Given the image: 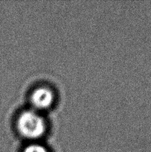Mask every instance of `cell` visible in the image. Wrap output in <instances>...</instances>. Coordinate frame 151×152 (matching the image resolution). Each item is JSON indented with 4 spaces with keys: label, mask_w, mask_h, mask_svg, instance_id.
I'll list each match as a JSON object with an SVG mask.
<instances>
[{
    "label": "cell",
    "mask_w": 151,
    "mask_h": 152,
    "mask_svg": "<svg viewBox=\"0 0 151 152\" xmlns=\"http://www.w3.org/2000/svg\"><path fill=\"white\" fill-rule=\"evenodd\" d=\"M17 127L22 136L28 139H37L44 134L45 123L42 117L34 111H26L19 116Z\"/></svg>",
    "instance_id": "cell-1"
},
{
    "label": "cell",
    "mask_w": 151,
    "mask_h": 152,
    "mask_svg": "<svg viewBox=\"0 0 151 152\" xmlns=\"http://www.w3.org/2000/svg\"><path fill=\"white\" fill-rule=\"evenodd\" d=\"M24 152H47V151L42 145H38V144H32L26 147L24 150Z\"/></svg>",
    "instance_id": "cell-3"
},
{
    "label": "cell",
    "mask_w": 151,
    "mask_h": 152,
    "mask_svg": "<svg viewBox=\"0 0 151 152\" xmlns=\"http://www.w3.org/2000/svg\"><path fill=\"white\" fill-rule=\"evenodd\" d=\"M31 101L33 106L37 109H45L53 103V94L47 88H39L33 91Z\"/></svg>",
    "instance_id": "cell-2"
}]
</instances>
